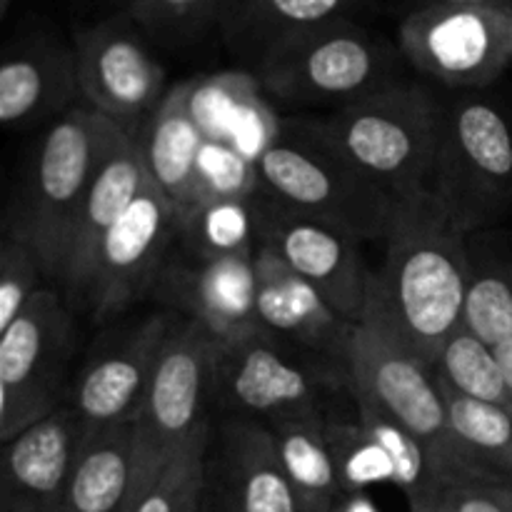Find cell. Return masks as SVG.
Segmentation results:
<instances>
[{
	"label": "cell",
	"instance_id": "obj_9",
	"mask_svg": "<svg viewBox=\"0 0 512 512\" xmlns=\"http://www.w3.org/2000/svg\"><path fill=\"white\" fill-rule=\"evenodd\" d=\"M78 350L75 308L45 285L23 313L0 330V440L63 408L65 380Z\"/></svg>",
	"mask_w": 512,
	"mask_h": 512
},
{
	"label": "cell",
	"instance_id": "obj_32",
	"mask_svg": "<svg viewBox=\"0 0 512 512\" xmlns=\"http://www.w3.org/2000/svg\"><path fill=\"white\" fill-rule=\"evenodd\" d=\"M463 328L490 348L512 338V263L473 265L463 305Z\"/></svg>",
	"mask_w": 512,
	"mask_h": 512
},
{
	"label": "cell",
	"instance_id": "obj_41",
	"mask_svg": "<svg viewBox=\"0 0 512 512\" xmlns=\"http://www.w3.org/2000/svg\"><path fill=\"white\" fill-rule=\"evenodd\" d=\"M508 408H510V410H512V398H510V403H508Z\"/></svg>",
	"mask_w": 512,
	"mask_h": 512
},
{
	"label": "cell",
	"instance_id": "obj_21",
	"mask_svg": "<svg viewBox=\"0 0 512 512\" xmlns=\"http://www.w3.org/2000/svg\"><path fill=\"white\" fill-rule=\"evenodd\" d=\"M190 113L205 140L225 143L258 163L280 133V120L253 70H223L183 80Z\"/></svg>",
	"mask_w": 512,
	"mask_h": 512
},
{
	"label": "cell",
	"instance_id": "obj_7",
	"mask_svg": "<svg viewBox=\"0 0 512 512\" xmlns=\"http://www.w3.org/2000/svg\"><path fill=\"white\" fill-rule=\"evenodd\" d=\"M253 73L265 95L295 105H348L398 80L388 43L355 20H338L283 40L265 53Z\"/></svg>",
	"mask_w": 512,
	"mask_h": 512
},
{
	"label": "cell",
	"instance_id": "obj_33",
	"mask_svg": "<svg viewBox=\"0 0 512 512\" xmlns=\"http://www.w3.org/2000/svg\"><path fill=\"white\" fill-rule=\"evenodd\" d=\"M210 420L160 473L135 512H203V473Z\"/></svg>",
	"mask_w": 512,
	"mask_h": 512
},
{
	"label": "cell",
	"instance_id": "obj_23",
	"mask_svg": "<svg viewBox=\"0 0 512 512\" xmlns=\"http://www.w3.org/2000/svg\"><path fill=\"white\" fill-rule=\"evenodd\" d=\"M370 0H230L220 20L223 43L250 68L268 50L320 25L353 20Z\"/></svg>",
	"mask_w": 512,
	"mask_h": 512
},
{
	"label": "cell",
	"instance_id": "obj_30",
	"mask_svg": "<svg viewBox=\"0 0 512 512\" xmlns=\"http://www.w3.org/2000/svg\"><path fill=\"white\" fill-rule=\"evenodd\" d=\"M230 0H128L123 5L145 38L160 45H183L223 20Z\"/></svg>",
	"mask_w": 512,
	"mask_h": 512
},
{
	"label": "cell",
	"instance_id": "obj_13",
	"mask_svg": "<svg viewBox=\"0 0 512 512\" xmlns=\"http://www.w3.org/2000/svg\"><path fill=\"white\" fill-rule=\"evenodd\" d=\"M400 50L415 70L438 83L485 88L512 60L505 8H415L400 25Z\"/></svg>",
	"mask_w": 512,
	"mask_h": 512
},
{
	"label": "cell",
	"instance_id": "obj_10",
	"mask_svg": "<svg viewBox=\"0 0 512 512\" xmlns=\"http://www.w3.org/2000/svg\"><path fill=\"white\" fill-rule=\"evenodd\" d=\"M430 190L468 233L503 220L512 208V128L498 105L483 98L445 103Z\"/></svg>",
	"mask_w": 512,
	"mask_h": 512
},
{
	"label": "cell",
	"instance_id": "obj_11",
	"mask_svg": "<svg viewBox=\"0 0 512 512\" xmlns=\"http://www.w3.org/2000/svg\"><path fill=\"white\" fill-rule=\"evenodd\" d=\"M73 48L80 100L123 133L140 138L168 93L165 68L148 48L143 30L123 10L78 30Z\"/></svg>",
	"mask_w": 512,
	"mask_h": 512
},
{
	"label": "cell",
	"instance_id": "obj_4",
	"mask_svg": "<svg viewBox=\"0 0 512 512\" xmlns=\"http://www.w3.org/2000/svg\"><path fill=\"white\" fill-rule=\"evenodd\" d=\"M350 388L360 390L398 420L425 450L440 483L498 473L478 458L450 425L435 373L373 310L355 323L348 355Z\"/></svg>",
	"mask_w": 512,
	"mask_h": 512
},
{
	"label": "cell",
	"instance_id": "obj_14",
	"mask_svg": "<svg viewBox=\"0 0 512 512\" xmlns=\"http://www.w3.org/2000/svg\"><path fill=\"white\" fill-rule=\"evenodd\" d=\"M258 245L273 250L345 320L358 323L363 318L373 288V270L365 263L358 240L275 203L260 190Z\"/></svg>",
	"mask_w": 512,
	"mask_h": 512
},
{
	"label": "cell",
	"instance_id": "obj_38",
	"mask_svg": "<svg viewBox=\"0 0 512 512\" xmlns=\"http://www.w3.org/2000/svg\"><path fill=\"white\" fill-rule=\"evenodd\" d=\"M425 5H460V8H510V0H418L415 8Z\"/></svg>",
	"mask_w": 512,
	"mask_h": 512
},
{
	"label": "cell",
	"instance_id": "obj_28",
	"mask_svg": "<svg viewBox=\"0 0 512 512\" xmlns=\"http://www.w3.org/2000/svg\"><path fill=\"white\" fill-rule=\"evenodd\" d=\"M430 370L435 378L465 398L493 405H508L512 398L493 348L475 338L463 325L445 340Z\"/></svg>",
	"mask_w": 512,
	"mask_h": 512
},
{
	"label": "cell",
	"instance_id": "obj_5",
	"mask_svg": "<svg viewBox=\"0 0 512 512\" xmlns=\"http://www.w3.org/2000/svg\"><path fill=\"white\" fill-rule=\"evenodd\" d=\"M260 190L295 213L330 225L358 243L383 240L395 198L365 178L310 120L283 118L280 133L255 163Z\"/></svg>",
	"mask_w": 512,
	"mask_h": 512
},
{
	"label": "cell",
	"instance_id": "obj_35",
	"mask_svg": "<svg viewBox=\"0 0 512 512\" xmlns=\"http://www.w3.org/2000/svg\"><path fill=\"white\" fill-rule=\"evenodd\" d=\"M45 283L48 278L35 250L23 238L5 230L0 243V330L23 313Z\"/></svg>",
	"mask_w": 512,
	"mask_h": 512
},
{
	"label": "cell",
	"instance_id": "obj_25",
	"mask_svg": "<svg viewBox=\"0 0 512 512\" xmlns=\"http://www.w3.org/2000/svg\"><path fill=\"white\" fill-rule=\"evenodd\" d=\"M150 180L168 195L175 213H183L193 185L195 165L205 145V135L188 105L185 83L170 85L163 103L140 133Z\"/></svg>",
	"mask_w": 512,
	"mask_h": 512
},
{
	"label": "cell",
	"instance_id": "obj_12",
	"mask_svg": "<svg viewBox=\"0 0 512 512\" xmlns=\"http://www.w3.org/2000/svg\"><path fill=\"white\" fill-rule=\"evenodd\" d=\"M175 238L178 213L168 195L150 180L100 243L75 310H85L95 323H110L150 298Z\"/></svg>",
	"mask_w": 512,
	"mask_h": 512
},
{
	"label": "cell",
	"instance_id": "obj_18",
	"mask_svg": "<svg viewBox=\"0 0 512 512\" xmlns=\"http://www.w3.org/2000/svg\"><path fill=\"white\" fill-rule=\"evenodd\" d=\"M83 433L73 405H63L3 443L0 512H65Z\"/></svg>",
	"mask_w": 512,
	"mask_h": 512
},
{
	"label": "cell",
	"instance_id": "obj_19",
	"mask_svg": "<svg viewBox=\"0 0 512 512\" xmlns=\"http://www.w3.org/2000/svg\"><path fill=\"white\" fill-rule=\"evenodd\" d=\"M255 313L263 330L348 370L355 323L265 245L255 250Z\"/></svg>",
	"mask_w": 512,
	"mask_h": 512
},
{
	"label": "cell",
	"instance_id": "obj_27",
	"mask_svg": "<svg viewBox=\"0 0 512 512\" xmlns=\"http://www.w3.org/2000/svg\"><path fill=\"white\" fill-rule=\"evenodd\" d=\"M175 245L205 258H253L258 250V198L213 200L178 218Z\"/></svg>",
	"mask_w": 512,
	"mask_h": 512
},
{
	"label": "cell",
	"instance_id": "obj_39",
	"mask_svg": "<svg viewBox=\"0 0 512 512\" xmlns=\"http://www.w3.org/2000/svg\"><path fill=\"white\" fill-rule=\"evenodd\" d=\"M493 353H495V360H498V365H500V373H503L505 383H508V388L512 393V338L495 345Z\"/></svg>",
	"mask_w": 512,
	"mask_h": 512
},
{
	"label": "cell",
	"instance_id": "obj_20",
	"mask_svg": "<svg viewBox=\"0 0 512 512\" xmlns=\"http://www.w3.org/2000/svg\"><path fill=\"white\" fill-rule=\"evenodd\" d=\"M80 98L73 45L48 33L15 40L0 63V123L8 130L50 125Z\"/></svg>",
	"mask_w": 512,
	"mask_h": 512
},
{
	"label": "cell",
	"instance_id": "obj_37",
	"mask_svg": "<svg viewBox=\"0 0 512 512\" xmlns=\"http://www.w3.org/2000/svg\"><path fill=\"white\" fill-rule=\"evenodd\" d=\"M333 512H380L378 505L368 498V493H343Z\"/></svg>",
	"mask_w": 512,
	"mask_h": 512
},
{
	"label": "cell",
	"instance_id": "obj_17",
	"mask_svg": "<svg viewBox=\"0 0 512 512\" xmlns=\"http://www.w3.org/2000/svg\"><path fill=\"white\" fill-rule=\"evenodd\" d=\"M150 298L203 325L218 343L260 330L253 258H205L173 245Z\"/></svg>",
	"mask_w": 512,
	"mask_h": 512
},
{
	"label": "cell",
	"instance_id": "obj_24",
	"mask_svg": "<svg viewBox=\"0 0 512 512\" xmlns=\"http://www.w3.org/2000/svg\"><path fill=\"white\" fill-rule=\"evenodd\" d=\"M135 463L130 423L83 433L65 512H133Z\"/></svg>",
	"mask_w": 512,
	"mask_h": 512
},
{
	"label": "cell",
	"instance_id": "obj_26",
	"mask_svg": "<svg viewBox=\"0 0 512 512\" xmlns=\"http://www.w3.org/2000/svg\"><path fill=\"white\" fill-rule=\"evenodd\" d=\"M328 420L330 415H323L268 425L273 430L280 465L303 512H333L345 493L328 443Z\"/></svg>",
	"mask_w": 512,
	"mask_h": 512
},
{
	"label": "cell",
	"instance_id": "obj_3",
	"mask_svg": "<svg viewBox=\"0 0 512 512\" xmlns=\"http://www.w3.org/2000/svg\"><path fill=\"white\" fill-rule=\"evenodd\" d=\"M445 103L418 83L393 80L340 105L315 133L393 198L433 185Z\"/></svg>",
	"mask_w": 512,
	"mask_h": 512
},
{
	"label": "cell",
	"instance_id": "obj_29",
	"mask_svg": "<svg viewBox=\"0 0 512 512\" xmlns=\"http://www.w3.org/2000/svg\"><path fill=\"white\" fill-rule=\"evenodd\" d=\"M455 435L483 463L512 478V410L508 405L465 398L438 380Z\"/></svg>",
	"mask_w": 512,
	"mask_h": 512
},
{
	"label": "cell",
	"instance_id": "obj_42",
	"mask_svg": "<svg viewBox=\"0 0 512 512\" xmlns=\"http://www.w3.org/2000/svg\"><path fill=\"white\" fill-rule=\"evenodd\" d=\"M118 3H123V5H125V3H128V0H118Z\"/></svg>",
	"mask_w": 512,
	"mask_h": 512
},
{
	"label": "cell",
	"instance_id": "obj_2",
	"mask_svg": "<svg viewBox=\"0 0 512 512\" xmlns=\"http://www.w3.org/2000/svg\"><path fill=\"white\" fill-rule=\"evenodd\" d=\"M123 130L80 100L45 128L20 178L5 230L23 238L53 285H63L80 208Z\"/></svg>",
	"mask_w": 512,
	"mask_h": 512
},
{
	"label": "cell",
	"instance_id": "obj_36",
	"mask_svg": "<svg viewBox=\"0 0 512 512\" xmlns=\"http://www.w3.org/2000/svg\"><path fill=\"white\" fill-rule=\"evenodd\" d=\"M433 512H512V478L488 473L455 480L440 493Z\"/></svg>",
	"mask_w": 512,
	"mask_h": 512
},
{
	"label": "cell",
	"instance_id": "obj_31",
	"mask_svg": "<svg viewBox=\"0 0 512 512\" xmlns=\"http://www.w3.org/2000/svg\"><path fill=\"white\" fill-rule=\"evenodd\" d=\"M258 195L260 180L253 160L230 145L205 140L198 165H195L188 203L180 215L213 200H253Z\"/></svg>",
	"mask_w": 512,
	"mask_h": 512
},
{
	"label": "cell",
	"instance_id": "obj_34",
	"mask_svg": "<svg viewBox=\"0 0 512 512\" xmlns=\"http://www.w3.org/2000/svg\"><path fill=\"white\" fill-rule=\"evenodd\" d=\"M328 443L338 463L345 493H363L373 483L395 485L393 468L380 445L365 433L360 420H328Z\"/></svg>",
	"mask_w": 512,
	"mask_h": 512
},
{
	"label": "cell",
	"instance_id": "obj_22",
	"mask_svg": "<svg viewBox=\"0 0 512 512\" xmlns=\"http://www.w3.org/2000/svg\"><path fill=\"white\" fill-rule=\"evenodd\" d=\"M148 183L150 173L145 165L143 145L135 135L123 133V138L115 143L103 168L95 175L88 198L80 208L78 223H75L68 268H65L63 285H60V293L68 298L73 308L78 305L85 283H88L100 243L118 223L120 215L130 208V203L148 188Z\"/></svg>",
	"mask_w": 512,
	"mask_h": 512
},
{
	"label": "cell",
	"instance_id": "obj_6",
	"mask_svg": "<svg viewBox=\"0 0 512 512\" xmlns=\"http://www.w3.org/2000/svg\"><path fill=\"white\" fill-rule=\"evenodd\" d=\"M350 393V373L268 330L218 343L210 403L265 425L323 418L330 400Z\"/></svg>",
	"mask_w": 512,
	"mask_h": 512
},
{
	"label": "cell",
	"instance_id": "obj_8",
	"mask_svg": "<svg viewBox=\"0 0 512 512\" xmlns=\"http://www.w3.org/2000/svg\"><path fill=\"white\" fill-rule=\"evenodd\" d=\"M215 350L218 340L195 320H183L170 338L143 405L130 423L135 508L170 460L213 420Z\"/></svg>",
	"mask_w": 512,
	"mask_h": 512
},
{
	"label": "cell",
	"instance_id": "obj_40",
	"mask_svg": "<svg viewBox=\"0 0 512 512\" xmlns=\"http://www.w3.org/2000/svg\"><path fill=\"white\" fill-rule=\"evenodd\" d=\"M505 33H508V48L512 55V5L510 8H505Z\"/></svg>",
	"mask_w": 512,
	"mask_h": 512
},
{
	"label": "cell",
	"instance_id": "obj_15",
	"mask_svg": "<svg viewBox=\"0 0 512 512\" xmlns=\"http://www.w3.org/2000/svg\"><path fill=\"white\" fill-rule=\"evenodd\" d=\"M203 512H303L268 425L238 415L210 425Z\"/></svg>",
	"mask_w": 512,
	"mask_h": 512
},
{
	"label": "cell",
	"instance_id": "obj_1",
	"mask_svg": "<svg viewBox=\"0 0 512 512\" xmlns=\"http://www.w3.org/2000/svg\"><path fill=\"white\" fill-rule=\"evenodd\" d=\"M468 235L430 188L395 198L383 268L373 273L365 310L428 365L463 325L473 275Z\"/></svg>",
	"mask_w": 512,
	"mask_h": 512
},
{
	"label": "cell",
	"instance_id": "obj_16",
	"mask_svg": "<svg viewBox=\"0 0 512 512\" xmlns=\"http://www.w3.org/2000/svg\"><path fill=\"white\" fill-rule=\"evenodd\" d=\"M180 323L183 320L173 310L148 315L90 355L70 400L85 430L133 423Z\"/></svg>",
	"mask_w": 512,
	"mask_h": 512
}]
</instances>
